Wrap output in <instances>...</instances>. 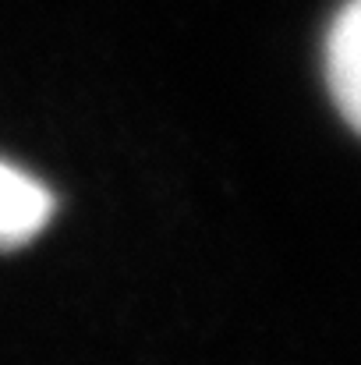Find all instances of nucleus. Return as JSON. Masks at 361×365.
<instances>
[{
    "label": "nucleus",
    "mask_w": 361,
    "mask_h": 365,
    "mask_svg": "<svg viewBox=\"0 0 361 365\" xmlns=\"http://www.w3.org/2000/svg\"><path fill=\"white\" fill-rule=\"evenodd\" d=\"M326 75L340 114L361 135V0H347L330 29Z\"/></svg>",
    "instance_id": "1"
},
{
    "label": "nucleus",
    "mask_w": 361,
    "mask_h": 365,
    "mask_svg": "<svg viewBox=\"0 0 361 365\" xmlns=\"http://www.w3.org/2000/svg\"><path fill=\"white\" fill-rule=\"evenodd\" d=\"M53 213V195L18 167L0 160V248L36 238Z\"/></svg>",
    "instance_id": "2"
}]
</instances>
